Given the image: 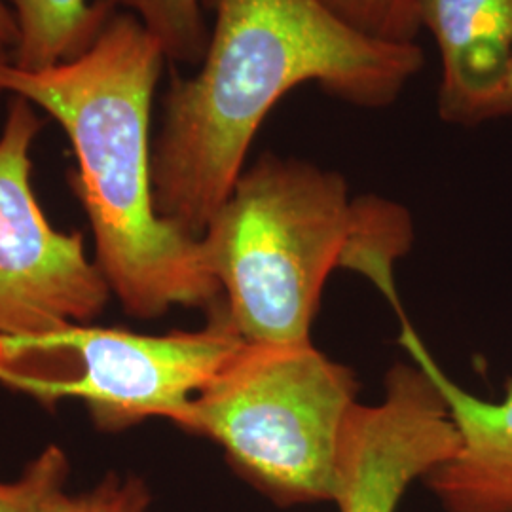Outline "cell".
I'll use <instances>...</instances> for the list:
<instances>
[{"mask_svg":"<svg viewBox=\"0 0 512 512\" xmlns=\"http://www.w3.org/2000/svg\"><path fill=\"white\" fill-rule=\"evenodd\" d=\"M355 33L385 44H416L421 0H321Z\"/></svg>","mask_w":512,"mask_h":512,"instance_id":"12","label":"cell"},{"mask_svg":"<svg viewBox=\"0 0 512 512\" xmlns=\"http://www.w3.org/2000/svg\"><path fill=\"white\" fill-rule=\"evenodd\" d=\"M458 448L437 385L416 363L393 366L384 401L351 408L342 431L334 499L340 512H397L406 488Z\"/></svg>","mask_w":512,"mask_h":512,"instance_id":"7","label":"cell"},{"mask_svg":"<svg viewBox=\"0 0 512 512\" xmlns=\"http://www.w3.org/2000/svg\"><path fill=\"white\" fill-rule=\"evenodd\" d=\"M18 23L12 65L46 69L84 54L118 12L109 0H6Z\"/></svg>","mask_w":512,"mask_h":512,"instance_id":"10","label":"cell"},{"mask_svg":"<svg viewBox=\"0 0 512 512\" xmlns=\"http://www.w3.org/2000/svg\"><path fill=\"white\" fill-rule=\"evenodd\" d=\"M421 29L439 48L440 118L473 126L505 116L512 0H421Z\"/></svg>","mask_w":512,"mask_h":512,"instance_id":"9","label":"cell"},{"mask_svg":"<svg viewBox=\"0 0 512 512\" xmlns=\"http://www.w3.org/2000/svg\"><path fill=\"white\" fill-rule=\"evenodd\" d=\"M215 27L194 76L173 74L152 141L156 211L190 238L230 198L270 110L313 82L361 109L393 105L423 69L418 44L355 33L321 0H205Z\"/></svg>","mask_w":512,"mask_h":512,"instance_id":"1","label":"cell"},{"mask_svg":"<svg viewBox=\"0 0 512 512\" xmlns=\"http://www.w3.org/2000/svg\"><path fill=\"white\" fill-rule=\"evenodd\" d=\"M150 494L143 480L110 475L90 492L55 497L50 512H148Z\"/></svg>","mask_w":512,"mask_h":512,"instance_id":"14","label":"cell"},{"mask_svg":"<svg viewBox=\"0 0 512 512\" xmlns=\"http://www.w3.org/2000/svg\"><path fill=\"white\" fill-rule=\"evenodd\" d=\"M164 50L143 23L116 12L76 59L38 71L0 67V90L27 99L65 131L74 196L90 220L95 264L122 308L152 319L222 304L202 239L156 211L150 118Z\"/></svg>","mask_w":512,"mask_h":512,"instance_id":"2","label":"cell"},{"mask_svg":"<svg viewBox=\"0 0 512 512\" xmlns=\"http://www.w3.org/2000/svg\"><path fill=\"white\" fill-rule=\"evenodd\" d=\"M512 114V73L509 86H507V95H505V116Z\"/></svg>","mask_w":512,"mask_h":512,"instance_id":"16","label":"cell"},{"mask_svg":"<svg viewBox=\"0 0 512 512\" xmlns=\"http://www.w3.org/2000/svg\"><path fill=\"white\" fill-rule=\"evenodd\" d=\"M355 395L353 372L311 342H243L175 425L215 440L275 503H325Z\"/></svg>","mask_w":512,"mask_h":512,"instance_id":"4","label":"cell"},{"mask_svg":"<svg viewBox=\"0 0 512 512\" xmlns=\"http://www.w3.org/2000/svg\"><path fill=\"white\" fill-rule=\"evenodd\" d=\"M110 4L139 19L164 50L165 59L177 65H200L209 46L211 29L202 0H109Z\"/></svg>","mask_w":512,"mask_h":512,"instance_id":"11","label":"cell"},{"mask_svg":"<svg viewBox=\"0 0 512 512\" xmlns=\"http://www.w3.org/2000/svg\"><path fill=\"white\" fill-rule=\"evenodd\" d=\"M243 342L222 304L203 329L160 336L71 323L0 336V385L48 408L80 401L105 431L175 423Z\"/></svg>","mask_w":512,"mask_h":512,"instance_id":"5","label":"cell"},{"mask_svg":"<svg viewBox=\"0 0 512 512\" xmlns=\"http://www.w3.org/2000/svg\"><path fill=\"white\" fill-rule=\"evenodd\" d=\"M44 128L37 107L14 95L0 129V336L90 323L109 283L82 232H61L33 188L31 152Z\"/></svg>","mask_w":512,"mask_h":512,"instance_id":"6","label":"cell"},{"mask_svg":"<svg viewBox=\"0 0 512 512\" xmlns=\"http://www.w3.org/2000/svg\"><path fill=\"white\" fill-rule=\"evenodd\" d=\"M8 61H12V52H10V50H6V48H2V46H0V67H2V65H4V63H8ZM2 95H4V92H2V90H0V97H2Z\"/></svg>","mask_w":512,"mask_h":512,"instance_id":"17","label":"cell"},{"mask_svg":"<svg viewBox=\"0 0 512 512\" xmlns=\"http://www.w3.org/2000/svg\"><path fill=\"white\" fill-rule=\"evenodd\" d=\"M69 459L59 446H48L14 482L0 480V512H50L65 492Z\"/></svg>","mask_w":512,"mask_h":512,"instance_id":"13","label":"cell"},{"mask_svg":"<svg viewBox=\"0 0 512 512\" xmlns=\"http://www.w3.org/2000/svg\"><path fill=\"white\" fill-rule=\"evenodd\" d=\"M18 23L6 0H0V46L14 54L18 46Z\"/></svg>","mask_w":512,"mask_h":512,"instance_id":"15","label":"cell"},{"mask_svg":"<svg viewBox=\"0 0 512 512\" xmlns=\"http://www.w3.org/2000/svg\"><path fill=\"white\" fill-rule=\"evenodd\" d=\"M401 319L399 344L437 385L458 431L456 452L423 478L448 512H512V378L499 403L454 384L399 308L397 289L385 294Z\"/></svg>","mask_w":512,"mask_h":512,"instance_id":"8","label":"cell"},{"mask_svg":"<svg viewBox=\"0 0 512 512\" xmlns=\"http://www.w3.org/2000/svg\"><path fill=\"white\" fill-rule=\"evenodd\" d=\"M200 239L241 338L304 344L329 275L340 266L370 281L393 274L412 243V222L387 200H351L334 171L264 154Z\"/></svg>","mask_w":512,"mask_h":512,"instance_id":"3","label":"cell"}]
</instances>
